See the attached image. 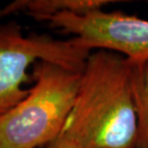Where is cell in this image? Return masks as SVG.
I'll list each match as a JSON object with an SVG mask.
<instances>
[{"label":"cell","mask_w":148,"mask_h":148,"mask_svg":"<svg viewBox=\"0 0 148 148\" xmlns=\"http://www.w3.org/2000/svg\"><path fill=\"white\" fill-rule=\"evenodd\" d=\"M81 76L58 64L35 63L28 95L0 115V148H38L58 140L75 103Z\"/></svg>","instance_id":"obj_2"},{"label":"cell","mask_w":148,"mask_h":148,"mask_svg":"<svg viewBox=\"0 0 148 148\" xmlns=\"http://www.w3.org/2000/svg\"><path fill=\"white\" fill-rule=\"evenodd\" d=\"M47 148H79V146L76 143H74L72 140L63 137V136H60L58 140L49 144Z\"/></svg>","instance_id":"obj_7"},{"label":"cell","mask_w":148,"mask_h":148,"mask_svg":"<svg viewBox=\"0 0 148 148\" xmlns=\"http://www.w3.org/2000/svg\"><path fill=\"white\" fill-rule=\"evenodd\" d=\"M45 21L73 35L85 49L109 50L124 56L132 64L148 61V20L120 12L97 10L86 14L61 13Z\"/></svg>","instance_id":"obj_4"},{"label":"cell","mask_w":148,"mask_h":148,"mask_svg":"<svg viewBox=\"0 0 148 148\" xmlns=\"http://www.w3.org/2000/svg\"><path fill=\"white\" fill-rule=\"evenodd\" d=\"M131 80L138 121L137 148H148V61L132 64Z\"/></svg>","instance_id":"obj_6"},{"label":"cell","mask_w":148,"mask_h":148,"mask_svg":"<svg viewBox=\"0 0 148 148\" xmlns=\"http://www.w3.org/2000/svg\"><path fill=\"white\" fill-rule=\"evenodd\" d=\"M132 64L118 53L94 50L61 136L79 148H137Z\"/></svg>","instance_id":"obj_1"},{"label":"cell","mask_w":148,"mask_h":148,"mask_svg":"<svg viewBox=\"0 0 148 148\" xmlns=\"http://www.w3.org/2000/svg\"><path fill=\"white\" fill-rule=\"evenodd\" d=\"M116 1L109 0H16L0 9V19L16 13H25L36 20H46L61 13L86 14L102 10Z\"/></svg>","instance_id":"obj_5"},{"label":"cell","mask_w":148,"mask_h":148,"mask_svg":"<svg viewBox=\"0 0 148 148\" xmlns=\"http://www.w3.org/2000/svg\"><path fill=\"white\" fill-rule=\"evenodd\" d=\"M90 53L72 38L62 40L45 35L25 36L16 21L0 24V115L28 95L30 88L22 85L28 80L30 66L45 61L82 72Z\"/></svg>","instance_id":"obj_3"}]
</instances>
